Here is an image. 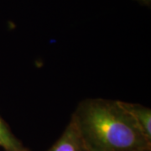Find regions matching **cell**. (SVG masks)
Listing matches in <instances>:
<instances>
[{
	"label": "cell",
	"mask_w": 151,
	"mask_h": 151,
	"mask_svg": "<svg viewBox=\"0 0 151 151\" xmlns=\"http://www.w3.org/2000/svg\"><path fill=\"white\" fill-rule=\"evenodd\" d=\"M70 119L88 151L151 149V142L146 139L119 100H82Z\"/></svg>",
	"instance_id": "cell-1"
},
{
	"label": "cell",
	"mask_w": 151,
	"mask_h": 151,
	"mask_svg": "<svg viewBox=\"0 0 151 151\" xmlns=\"http://www.w3.org/2000/svg\"><path fill=\"white\" fill-rule=\"evenodd\" d=\"M47 151H88L70 119L62 134Z\"/></svg>",
	"instance_id": "cell-2"
},
{
	"label": "cell",
	"mask_w": 151,
	"mask_h": 151,
	"mask_svg": "<svg viewBox=\"0 0 151 151\" xmlns=\"http://www.w3.org/2000/svg\"><path fill=\"white\" fill-rule=\"evenodd\" d=\"M124 108L129 113L148 140L151 142V109L139 103L120 101Z\"/></svg>",
	"instance_id": "cell-3"
},
{
	"label": "cell",
	"mask_w": 151,
	"mask_h": 151,
	"mask_svg": "<svg viewBox=\"0 0 151 151\" xmlns=\"http://www.w3.org/2000/svg\"><path fill=\"white\" fill-rule=\"evenodd\" d=\"M0 151H29L0 118Z\"/></svg>",
	"instance_id": "cell-4"
},
{
	"label": "cell",
	"mask_w": 151,
	"mask_h": 151,
	"mask_svg": "<svg viewBox=\"0 0 151 151\" xmlns=\"http://www.w3.org/2000/svg\"><path fill=\"white\" fill-rule=\"evenodd\" d=\"M139 2H140L142 4H145L147 6H150V3H151V0H138Z\"/></svg>",
	"instance_id": "cell-5"
},
{
	"label": "cell",
	"mask_w": 151,
	"mask_h": 151,
	"mask_svg": "<svg viewBox=\"0 0 151 151\" xmlns=\"http://www.w3.org/2000/svg\"><path fill=\"white\" fill-rule=\"evenodd\" d=\"M138 151H151V149H146V150H138Z\"/></svg>",
	"instance_id": "cell-6"
}]
</instances>
